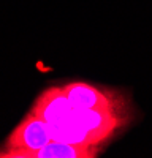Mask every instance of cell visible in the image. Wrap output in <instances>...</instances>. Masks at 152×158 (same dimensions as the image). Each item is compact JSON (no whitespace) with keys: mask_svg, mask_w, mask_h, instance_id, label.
<instances>
[{"mask_svg":"<svg viewBox=\"0 0 152 158\" xmlns=\"http://www.w3.org/2000/svg\"><path fill=\"white\" fill-rule=\"evenodd\" d=\"M129 122V106L117 109H73L65 123L53 127V139L82 146H103Z\"/></svg>","mask_w":152,"mask_h":158,"instance_id":"cell-1","label":"cell"},{"mask_svg":"<svg viewBox=\"0 0 152 158\" xmlns=\"http://www.w3.org/2000/svg\"><path fill=\"white\" fill-rule=\"evenodd\" d=\"M51 141V127L43 118L30 112L8 136L5 146L0 149V158H16L22 152L41 149Z\"/></svg>","mask_w":152,"mask_h":158,"instance_id":"cell-2","label":"cell"},{"mask_svg":"<svg viewBox=\"0 0 152 158\" xmlns=\"http://www.w3.org/2000/svg\"><path fill=\"white\" fill-rule=\"evenodd\" d=\"M63 92L71 103L73 109H117L129 106L125 98L114 90L100 89L86 82H70Z\"/></svg>","mask_w":152,"mask_h":158,"instance_id":"cell-3","label":"cell"},{"mask_svg":"<svg viewBox=\"0 0 152 158\" xmlns=\"http://www.w3.org/2000/svg\"><path fill=\"white\" fill-rule=\"evenodd\" d=\"M32 112L53 128L68 120L73 112V106L63 92V87H51L38 97Z\"/></svg>","mask_w":152,"mask_h":158,"instance_id":"cell-4","label":"cell"},{"mask_svg":"<svg viewBox=\"0 0 152 158\" xmlns=\"http://www.w3.org/2000/svg\"><path fill=\"white\" fill-rule=\"evenodd\" d=\"M100 146H82L53 139L38 150L22 152L16 158H94L100 153Z\"/></svg>","mask_w":152,"mask_h":158,"instance_id":"cell-5","label":"cell"}]
</instances>
